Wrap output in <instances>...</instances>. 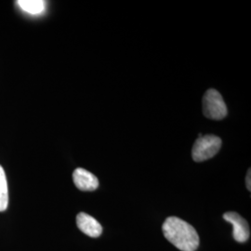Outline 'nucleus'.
I'll return each instance as SVG.
<instances>
[{"instance_id": "obj_1", "label": "nucleus", "mask_w": 251, "mask_h": 251, "mask_svg": "<svg viewBox=\"0 0 251 251\" xmlns=\"http://www.w3.org/2000/svg\"><path fill=\"white\" fill-rule=\"evenodd\" d=\"M165 237L181 251H196L199 247V236L196 229L177 217L168 218L163 225Z\"/></svg>"}, {"instance_id": "obj_2", "label": "nucleus", "mask_w": 251, "mask_h": 251, "mask_svg": "<svg viewBox=\"0 0 251 251\" xmlns=\"http://www.w3.org/2000/svg\"><path fill=\"white\" fill-rule=\"evenodd\" d=\"M222 147V140L215 135H206L198 138L192 150L193 159L196 162L206 161L213 157Z\"/></svg>"}, {"instance_id": "obj_3", "label": "nucleus", "mask_w": 251, "mask_h": 251, "mask_svg": "<svg viewBox=\"0 0 251 251\" xmlns=\"http://www.w3.org/2000/svg\"><path fill=\"white\" fill-rule=\"evenodd\" d=\"M203 113L205 117L213 120H222L227 116V107L219 91L206 90L203 100Z\"/></svg>"}, {"instance_id": "obj_4", "label": "nucleus", "mask_w": 251, "mask_h": 251, "mask_svg": "<svg viewBox=\"0 0 251 251\" xmlns=\"http://www.w3.org/2000/svg\"><path fill=\"white\" fill-rule=\"evenodd\" d=\"M224 219L226 222L233 225V236L235 241L244 243L249 240L251 235V230L248 222L236 212H226L224 214Z\"/></svg>"}, {"instance_id": "obj_5", "label": "nucleus", "mask_w": 251, "mask_h": 251, "mask_svg": "<svg viewBox=\"0 0 251 251\" xmlns=\"http://www.w3.org/2000/svg\"><path fill=\"white\" fill-rule=\"evenodd\" d=\"M75 185L81 191H95L99 187V179L85 169L78 168L73 173Z\"/></svg>"}, {"instance_id": "obj_6", "label": "nucleus", "mask_w": 251, "mask_h": 251, "mask_svg": "<svg viewBox=\"0 0 251 251\" xmlns=\"http://www.w3.org/2000/svg\"><path fill=\"white\" fill-rule=\"evenodd\" d=\"M76 225L82 233L90 237H99L102 233V227L99 222L84 212H81L76 216Z\"/></svg>"}, {"instance_id": "obj_7", "label": "nucleus", "mask_w": 251, "mask_h": 251, "mask_svg": "<svg viewBox=\"0 0 251 251\" xmlns=\"http://www.w3.org/2000/svg\"><path fill=\"white\" fill-rule=\"evenodd\" d=\"M16 4L24 11L32 15L41 14L46 9V2L43 0H19Z\"/></svg>"}, {"instance_id": "obj_8", "label": "nucleus", "mask_w": 251, "mask_h": 251, "mask_svg": "<svg viewBox=\"0 0 251 251\" xmlns=\"http://www.w3.org/2000/svg\"><path fill=\"white\" fill-rule=\"evenodd\" d=\"M9 205V191L5 171L0 166V212L5 211Z\"/></svg>"}, {"instance_id": "obj_9", "label": "nucleus", "mask_w": 251, "mask_h": 251, "mask_svg": "<svg viewBox=\"0 0 251 251\" xmlns=\"http://www.w3.org/2000/svg\"><path fill=\"white\" fill-rule=\"evenodd\" d=\"M251 169L248 171L247 174V178H246V184H247V188L249 189V191H251Z\"/></svg>"}]
</instances>
